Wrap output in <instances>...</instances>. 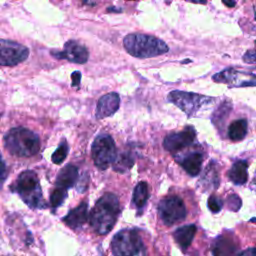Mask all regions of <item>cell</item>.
<instances>
[{
    "label": "cell",
    "mask_w": 256,
    "mask_h": 256,
    "mask_svg": "<svg viewBox=\"0 0 256 256\" xmlns=\"http://www.w3.org/2000/svg\"><path fill=\"white\" fill-rule=\"evenodd\" d=\"M88 218V205L86 202H82L69 213L62 218V221L71 229H78L83 226Z\"/></svg>",
    "instance_id": "14"
},
{
    "label": "cell",
    "mask_w": 256,
    "mask_h": 256,
    "mask_svg": "<svg viewBox=\"0 0 256 256\" xmlns=\"http://www.w3.org/2000/svg\"><path fill=\"white\" fill-rule=\"evenodd\" d=\"M120 105V97L117 93L111 92L108 94H105L102 96L96 107V118L97 119H102L109 117L113 115L119 108Z\"/></svg>",
    "instance_id": "12"
},
{
    "label": "cell",
    "mask_w": 256,
    "mask_h": 256,
    "mask_svg": "<svg viewBox=\"0 0 256 256\" xmlns=\"http://www.w3.org/2000/svg\"><path fill=\"white\" fill-rule=\"evenodd\" d=\"M237 250L238 247L233 238L226 235H220L213 245L214 256H236Z\"/></svg>",
    "instance_id": "15"
},
{
    "label": "cell",
    "mask_w": 256,
    "mask_h": 256,
    "mask_svg": "<svg viewBox=\"0 0 256 256\" xmlns=\"http://www.w3.org/2000/svg\"><path fill=\"white\" fill-rule=\"evenodd\" d=\"M68 150H69L68 144L65 140H63L61 142V144L58 146V148L52 154V157H51L52 162L55 164H61L65 160V158L68 154Z\"/></svg>",
    "instance_id": "23"
},
{
    "label": "cell",
    "mask_w": 256,
    "mask_h": 256,
    "mask_svg": "<svg viewBox=\"0 0 256 256\" xmlns=\"http://www.w3.org/2000/svg\"><path fill=\"white\" fill-rule=\"evenodd\" d=\"M78 179V168L72 164L64 166L60 170L56 178V186L62 187L64 189H69L72 187Z\"/></svg>",
    "instance_id": "16"
},
{
    "label": "cell",
    "mask_w": 256,
    "mask_h": 256,
    "mask_svg": "<svg viewBox=\"0 0 256 256\" xmlns=\"http://www.w3.org/2000/svg\"><path fill=\"white\" fill-rule=\"evenodd\" d=\"M29 50L26 46L11 40L0 39V65L14 66L27 59Z\"/></svg>",
    "instance_id": "9"
},
{
    "label": "cell",
    "mask_w": 256,
    "mask_h": 256,
    "mask_svg": "<svg viewBox=\"0 0 256 256\" xmlns=\"http://www.w3.org/2000/svg\"><path fill=\"white\" fill-rule=\"evenodd\" d=\"M236 256H256L255 255V249L254 248H249V249L237 254Z\"/></svg>",
    "instance_id": "28"
},
{
    "label": "cell",
    "mask_w": 256,
    "mask_h": 256,
    "mask_svg": "<svg viewBox=\"0 0 256 256\" xmlns=\"http://www.w3.org/2000/svg\"><path fill=\"white\" fill-rule=\"evenodd\" d=\"M196 139L195 129L191 126L186 127L180 132H175L167 135L164 139L163 146L169 152H176L191 146Z\"/></svg>",
    "instance_id": "10"
},
{
    "label": "cell",
    "mask_w": 256,
    "mask_h": 256,
    "mask_svg": "<svg viewBox=\"0 0 256 256\" xmlns=\"http://www.w3.org/2000/svg\"><path fill=\"white\" fill-rule=\"evenodd\" d=\"M114 256H140L144 251V244L134 229H123L115 234L111 241Z\"/></svg>",
    "instance_id": "5"
},
{
    "label": "cell",
    "mask_w": 256,
    "mask_h": 256,
    "mask_svg": "<svg viewBox=\"0 0 256 256\" xmlns=\"http://www.w3.org/2000/svg\"><path fill=\"white\" fill-rule=\"evenodd\" d=\"M94 165L99 170H106L117 156L116 145L108 134H100L95 138L91 147Z\"/></svg>",
    "instance_id": "6"
},
{
    "label": "cell",
    "mask_w": 256,
    "mask_h": 256,
    "mask_svg": "<svg viewBox=\"0 0 256 256\" xmlns=\"http://www.w3.org/2000/svg\"><path fill=\"white\" fill-rule=\"evenodd\" d=\"M247 121L245 119H238L233 121L228 128V136L232 141L242 140L247 134Z\"/></svg>",
    "instance_id": "20"
},
{
    "label": "cell",
    "mask_w": 256,
    "mask_h": 256,
    "mask_svg": "<svg viewBox=\"0 0 256 256\" xmlns=\"http://www.w3.org/2000/svg\"><path fill=\"white\" fill-rule=\"evenodd\" d=\"M213 98L184 91H172L168 95V101L180 108L188 117L196 114V112L205 104L210 103Z\"/></svg>",
    "instance_id": "7"
},
{
    "label": "cell",
    "mask_w": 256,
    "mask_h": 256,
    "mask_svg": "<svg viewBox=\"0 0 256 256\" xmlns=\"http://www.w3.org/2000/svg\"><path fill=\"white\" fill-rule=\"evenodd\" d=\"M186 1L196 3V4H206L207 3V0H186Z\"/></svg>",
    "instance_id": "30"
},
{
    "label": "cell",
    "mask_w": 256,
    "mask_h": 256,
    "mask_svg": "<svg viewBox=\"0 0 256 256\" xmlns=\"http://www.w3.org/2000/svg\"><path fill=\"white\" fill-rule=\"evenodd\" d=\"M149 197V191H148V185L146 182H139L133 191V197H132V203L137 209H142L148 200Z\"/></svg>",
    "instance_id": "19"
},
{
    "label": "cell",
    "mask_w": 256,
    "mask_h": 256,
    "mask_svg": "<svg viewBox=\"0 0 256 256\" xmlns=\"http://www.w3.org/2000/svg\"><path fill=\"white\" fill-rule=\"evenodd\" d=\"M119 212L120 204L118 198L112 193H105L92 208L89 214V223L96 233L105 235L115 225Z\"/></svg>",
    "instance_id": "1"
},
{
    "label": "cell",
    "mask_w": 256,
    "mask_h": 256,
    "mask_svg": "<svg viewBox=\"0 0 256 256\" xmlns=\"http://www.w3.org/2000/svg\"><path fill=\"white\" fill-rule=\"evenodd\" d=\"M66 197H67V190L62 187L56 186V188L52 191L50 195V205L53 208H57L64 202Z\"/></svg>",
    "instance_id": "22"
},
{
    "label": "cell",
    "mask_w": 256,
    "mask_h": 256,
    "mask_svg": "<svg viewBox=\"0 0 256 256\" xmlns=\"http://www.w3.org/2000/svg\"><path fill=\"white\" fill-rule=\"evenodd\" d=\"M11 190L18 193L22 200L31 208H44L45 202L42 197L39 179L34 171H23L17 178Z\"/></svg>",
    "instance_id": "4"
},
{
    "label": "cell",
    "mask_w": 256,
    "mask_h": 256,
    "mask_svg": "<svg viewBox=\"0 0 256 256\" xmlns=\"http://www.w3.org/2000/svg\"><path fill=\"white\" fill-rule=\"evenodd\" d=\"M207 204H208V208L212 212H214V213L219 212L222 209V207H223V201L219 197H217L215 195H211L208 198Z\"/></svg>",
    "instance_id": "24"
},
{
    "label": "cell",
    "mask_w": 256,
    "mask_h": 256,
    "mask_svg": "<svg viewBox=\"0 0 256 256\" xmlns=\"http://www.w3.org/2000/svg\"><path fill=\"white\" fill-rule=\"evenodd\" d=\"M5 148L13 155L19 157H30L38 153L40 139L36 133L24 128L11 129L4 137Z\"/></svg>",
    "instance_id": "3"
},
{
    "label": "cell",
    "mask_w": 256,
    "mask_h": 256,
    "mask_svg": "<svg viewBox=\"0 0 256 256\" xmlns=\"http://www.w3.org/2000/svg\"><path fill=\"white\" fill-rule=\"evenodd\" d=\"M248 164L244 160H240L235 162L228 172L229 179L236 185H242L246 183L248 179V172H247Z\"/></svg>",
    "instance_id": "18"
},
{
    "label": "cell",
    "mask_w": 256,
    "mask_h": 256,
    "mask_svg": "<svg viewBox=\"0 0 256 256\" xmlns=\"http://www.w3.org/2000/svg\"><path fill=\"white\" fill-rule=\"evenodd\" d=\"M176 160L190 176H197L201 171L203 155L198 151H193L181 157H177Z\"/></svg>",
    "instance_id": "13"
},
{
    "label": "cell",
    "mask_w": 256,
    "mask_h": 256,
    "mask_svg": "<svg viewBox=\"0 0 256 256\" xmlns=\"http://www.w3.org/2000/svg\"><path fill=\"white\" fill-rule=\"evenodd\" d=\"M113 169L119 173H125L134 164V156L131 152L125 151L118 156L113 161Z\"/></svg>",
    "instance_id": "21"
},
{
    "label": "cell",
    "mask_w": 256,
    "mask_h": 256,
    "mask_svg": "<svg viewBox=\"0 0 256 256\" xmlns=\"http://www.w3.org/2000/svg\"><path fill=\"white\" fill-rule=\"evenodd\" d=\"M6 176H7V170H6L5 162L2 159V156L0 154V184L5 180Z\"/></svg>",
    "instance_id": "25"
},
{
    "label": "cell",
    "mask_w": 256,
    "mask_h": 256,
    "mask_svg": "<svg viewBox=\"0 0 256 256\" xmlns=\"http://www.w3.org/2000/svg\"><path fill=\"white\" fill-rule=\"evenodd\" d=\"M127 1H136V0H127Z\"/></svg>",
    "instance_id": "31"
},
{
    "label": "cell",
    "mask_w": 256,
    "mask_h": 256,
    "mask_svg": "<svg viewBox=\"0 0 256 256\" xmlns=\"http://www.w3.org/2000/svg\"><path fill=\"white\" fill-rule=\"evenodd\" d=\"M158 212L162 222L172 226L186 217V207L183 200L177 196L162 199L158 204Z\"/></svg>",
    "instance_id": "8"
},
{
    "label": "cell",
    "mask_w": 256,
    "mask_h": 256,
    "mask_svg": "<svg viewBox=\"0 0 256 256\" xmlns=\"http://www.w3.org/2000/svg\"><path fill=\"white\" fill-rule=\"evenodd\" d=\"M244 61L245 62H248V63H251V64H254L255 63V51L252 49V50H249L245 53L244 57H243Z\"/></svg>",
    "instance_id": "26"
},
{
    "label": "cell",
    "mask_w": 256,
    "mask_h": 256,
    "mask_svg": "<svg viewBox=\"0 0 256 256\" xmlns=\"http://www.w3.org/2000/svg\"><path fill=\"white\" fill-rule=\"evenodd\" d=\"M123 45L125 50L137 58L156 57L168 52V45L161 39L142 33L128 34Z\"/></svg>",
    "instance_id": "2"
},
{
    "label": "cell",
    "mask_w": 256,
    "mask_h": 256,
    "mask_svg": "<svg viewBox=\"0 0 256 256\" xmlns=\"http://www.w3.org/2000/svg\"><path fill=\"white\" fill-rule=\"evenodd\" d=\"M72 86H78L79 83H80V78H81V74L78 72V71H75L73 74H72Z\"/></svg>",
    "instance_id": "27"
},
{
    "label": "cell",
    "mask_w": 256,
    "mask_h": 256,
    "mask_svg": "<svg viewBox=\"0 0 256 256\" xmlns=\"http://www.w3.org/2000/svg\"><path fill=\"white\" fill-rule=\"evenodd\" d=\"M222 2L229 8H232L235 6V0H222Z\"/></svg>",
    "instance_id": "29"
},
{
    "label": "cell",
    "mask_w": 256,
    "mask_h": 256,
    "mask_svg": "<svg viewBox=\"0 0 256 256\" xmlns=\"http://www.w3.org/2000/svg\"><path fill=\"white\" fill-rule=\"evenodd\" d=\"M196 231L197 228L194 224L179 227L174 231V239L182 250H186L191 245Z\"/></svg>",
    "instance_id": "17"
},
{
    "label": "cell",
    "mask_w": 256,
    "mask_h": 256,
    "mask_svg": "<svg viewBox=\"0 0 256 256\" xmlns=\"http://www.w3.org/2000/svg\"><path fill=\"white\" fill-rule=\"evenodd\" d=\"M56 57L66 59L77 64H84L87 62L89 52L85 46L75 40H69L64 44V49L56 53Z\"/></svg>",
    "instance_id": "11"
}]
</instances>
